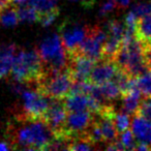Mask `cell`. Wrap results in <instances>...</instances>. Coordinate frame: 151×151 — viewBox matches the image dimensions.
Returning a JSON list of instances; mask_svg holds the SVG:
<instances>
[{
    "label": "cell",
    "instance_id": "cell-1",
    "mask_svg": "<svg viewBox=\"0 0 151 151\" xmlns=\"http://www.w3.org/2000/svg\"><path fill=\"white\" fill-rule=\"evenodd\" d=\"M9 139L12 149L49 150L54 134L44 119L22 120L9 123Z\"/></svg>",
    "mask_w": 151,
    "mask_h": 151
},
{
    "label": "cell",
    "instance_id": "cell-2",
    "mask_svg": "<svg viewBox=\"0 0 151 151\" xmlns=\"http://www.w3.org/2000/svg\"><path fill=\"white\" fill-rule=\"evenodd\" d=\"M11 75L15 81L36 87L46 75L45 65L38 50L23 49L16 53Z\"/></svg>",
    "mask_w": 151,
    "mask_h": 151
},
{
    "label": "cell",
    "instance_id": "cell-3",
    "mask_svg": "<svg viewBox=\"0 0 151 151\" xmlns=\"http://www.w3.org/2000/svg\"><path fill=\"white\" fill-rule=\"evenodd\" d=\"M46 73L65 70L69 66V56L63 47L59 34H52L42 42L38 49Z\"/></svg>",
    "mask_w": 151,
    "mask_h": 151
},
{
    "label": "cell",
    "instance_id": "cell-4",
    "mask_svg": "<svg viewBox=\"0 0 151 151\" xmlns=\"http://www.w3.org/2000/svg\"><path fill=\"white\" fill-rule=\"evenodd\" d=\"M20 95L22 97V106L16 113L15 118L22 120L44 119L50 99L42 94L36 87L31 88V86L26 87Z\"/></svg>",
    "mask_w": 151,
    "mask_h": 151
},
{
    "label": "cell",
    "instance_id": "cell-5",
    "mask_svg": "<svg viewBox=\"0 0 151 151\" xmlns=\"http://www.w3.org/2000/svg\"><path fill=\"white\" fill-rule=\"evenodd\" d=\"M76 82L69 68L54 73H46L36 88L49 99H64Z\"/></svg>",
    "mask_w": 151,
    "mask_h": 151
},
{
    "label": "cell",
    "instance_id": "cell-6",
    "mask_svg": "<svg viewBox=\"0 0 151 151\" xmlns=\"http://www.w3.org/2000/svg\"><path fill=\"white\" fill-rule=\"evenodd\" d=\"M89 26L80 22L65 20L59 27V35L69 58L77 55L81 44L88 33Z\"/></svg>",
    "mask_w": 151,
    "mask_h": 151
},
{
    "label": "cell",
    "instance_id": "cell-7",
    "mask_svg": "<svg viewBox=\"0 0 151 151\" xmlns=\"http://www.w3.org/2000/svg\"><path fill=\"white\" fill-rule=\"evenodd\" d=\"M95 119V114L90 111L81 112H67L65 121L63 138L71 141L84 137L88 128L91 126Z\"/></svg>",
    "mask_w": 151,
    "mask_h": 151
},
{
    "label": "cell",
    "instance_id": "cell-8",
    "mask_svg": "<svg viewBox=\"0 0 151 151\" xmlns=\"http://www.w3.org/2000/svg\"><path fill=\"white\" fill-rule=\"evenodd\" d=\"M106 40H107V32L103 28L99 27V25L89 26L88 33L81 44L77 55L87 56L96 61L101 60L103 59V48Z\"/></svg>",
    "mask_w": 151,
    "mask_h": 151
},
{
    "label": "cell",
    "instance_id": "cell-9",
    "mask_svg": "<svg viewBox=\"0 0 151 151\" xmlns=\"http://www.w3.org/2000/svg\"><path fill=\"white\" fill-rule=\"evenodd\" d=\"M66 117L67 111L65 109L63 99H50V104L44 116V120L52 129L54 137L63 138L62 136L64 132Z\"/></svg>",
    "mask_w": 151,
    "mask_h": 151
},
{
    "label": "cell",
    "instance_id": "cell-10",
    "mask_svg": "<svg viewBox=\"0 0 151 151\" xmlns=\"http://www.w3.org/2000/svg\"><path fill=\"white\" fill-rule=\"evenodd\" d=\"M118 68L119 67L113 60L101 59L95 63L87 81L95 86L103 85L109 81L113 80Z\"/></svg>",
    "mask_w": 151,
    "mask_h": 151
},
{
    "label": "cell",
    "instance_id": "cell-11",
    "mask_svg": "<svg viewBox=\"0 0 151 151\" xmlns=\"http://www.w3.org/2000/svg\"><path fill=\"white\" fill-rule=\"evenodd\" d=\"M97 61L83 55H76L69 58V70L76 81H87L91 70Z\"/></svg>",
    "mask_w": 151,
    "mask_h": 151
},
{
    "label": "cell",
    "instance_id": "cell-12",
    "mask_svg": "<svg viewBox=\"0 0 151 151\" xmlns=\"http://www.w3.org/2000/svg\"><path fill=\"white\" fill-rule=\"evenodd\" d=\"M132 132L137 142L144 143L151 147V120L134 115L132 118Z\"/></svg>",
    "mask_w": 151,
    "mask_h": 151
},
{
    "label": "cell",
    "instance_id": "cell-13",
    "mask_svg": "<svg viewBox=\"0 0 151 151\" xmlns=\"http://www.w3.org/2000/svg\"><path fill=\"white\" fill-rule=\"evenodd\" d=\"M134 34L145 52H151V12L138 18Z\"/></svg>",
    "mask_w": 151,
    "mask_h": 151
},
{
    "label": "cell",
    "instance_id": "cell-14",
    "mask_svg": "<svg viewBox=\"0 0 151 151\" xmlns=\"http://www.w3.org/2000/svg\"><path fill=\"white\" fill-rule=\"evenodd\" d=\"M17 50L18 47L15 44L0 45V79L4 78L12 73Z\"/></svg>",
    "mask_w": 151,
    "mask_h": 151
},
{
    "label": "cell",
    "instance_id": "cell-15",
    "mask_svg": "<svg viewBox=\"0 0 151 151\" xmlns=\"http://www.w3.org/2000/svg\"><path fill=\"white\" fill-rule=\"evenodd\" d=\"M63 103L67 112L89 111L90 99L87 93H71L63 99Z\"/></svg>",
    "mask_w": 151,
    "mask_h": 151
},
{
    "label": "cell",
    "instance_id": "cell-16",
    "mask_svg": "<svg viewBox=\"0 0 151 151\" xmlns=\"http://www.w3.org/2000/svg\"><path fill=\"white\" fill-rule=\"evenodd\" d=\"M99 87L101 90V96H103L106 104H112L117 99H121V90L113 80L109 81L103 85H99Z\"/></svg>",
    "mask_w": 151,
    "mask_h": 151
},
{
    "label": "cell",
    "instance_id": "cell-17",
    "mask_svg": "<svg viewBox=\"0 0 151 151\" xmlns=\"http://www.w3.org/2000/svg\"><path fill=\"white\" fill-rule=\"evenodd\" d=\"M20 23L19 15L17 7L13 4H9L0 13V25L4 27H13Z\"/></svg>",
    "mask_w": 151,
    "mask_h": 151
},
{
    "label": "cell",
    "instance_id": "cell-18",
    "mask_svg": "<svg viewBox=\"0 0 151 151\" xmlns=\"http://www.w3.org/2000/svg\"><path fill=\"white\" fill-rule=\"evenodd\" d=\"M16 7H17L20 22H27V23L38 22L40 13H38L35 7H33L32 5L29 4L21 5V6H16Z\"/></svg>",
    "mask_w": 151,
    "mask_h": 151
},
{
    "label": "cell",
    "instance_id": "cell-19",
    "mask_svg": "<svg viewBox=\"0 0 151 151\" xmlns=\"http://www.w3.org/2000/svg\"><path fill=\"white\" fill-rule=\"evenodd\" d=\"M132 116L130 114L126 113L123 110H116L115 116H114V121H115V125L117 128L118 132L122 134L125 130L129 129L130 123H132Z\"/></svg>",
    "mask_w": 151,
    "mask_h": 151
},
{
    "label": "cell",
    "instance_id": "cell-20",
    "mask_svg": "<svg viewBox=\"0 0 151 151\" xmlns=\"http://www.w3.org/2000/svg\"><path fill=\"white\" fill-rule=\"evenodd\" d=\"M137 85L140 89L143 97L151 96V70L143 73L137 79Z\"/></svg>",
    "mask_w": 151,
    "mask_h": 151
},
{
    "label": "cell",
    "instance_id": "cell-21",
    "mask_svg": "<svg viewBox=\"0 0 151 151\" xmlns=\"http://www.w3.org/2000/svg\"><path fill=\"white\" fill-rule=\"evenodd\" d=\"M119 140L123 146L124 150H134L137 145V140L132 134V129H127L119 134Z\"/></svg>",
    "mask_w": 151,
    "mask_h": 151
},
{
    "label": "cell",
    "instance_id": "cell-22",
    "mask_svg": "<svg viewBox=\"0 0 151 151\" xmlns=\"http://www.w3.org/2000/svg\"><path fill=\"white\" fill-rule=\"evenodd\" d=\"M134 115L141 116V117L151 120V96L143 97Z\"/></svg>",
    "mask_w": 151,
    "mask_h": 151
},
{
    "label": "cell",
    "instance_id": "cell-23",
    "mask_svg": "<svg viewBox=\"0 0 151 151\" xmlns=\"http://www.w3.org/2000/svg\"><path fill=\"white\" fill-rule=\"evenodd\" d=\"M58 16H59V9H55V11L48 12V13L40 14L38 23H40L42 27H48L51 24L54 23V21L57 19Z\"/></svg>",
    "mask_w": 151,
    "mask_h": 151
},
{
    "label": "cell",
    "instance_id": "cell-24",
    "mask_svg": "<svg viewBox=\"0 0 151 151\" xmlns=\"http://www.w3.org/2000/svg\"><path fill=\"white\" fill-rule=\"evenodd\" d=\"M132 13L134 14L137 18H140L142 16L146 15V14L151 12V3L149 2H141L134 5V7L132 9Z\"/></svg>",
    "mask_w": 151,
    "mask_h": 151
},
{
    "label": "cell",
    "instance_id": "cell-25",
    "mask_svg": "<svg viewBox=\"0 0 151 151\" xmlns=\"http://www.w3.org/2000/svg\"><path fill=\"white\" fill-rule=\"evenodd\" d=\"M116 9H117V5H116V3L114 2L113 0H108L107 2L104 3V4L101 5V9L99 14H101V16H106Z\"/></svg>",
    "mask_w": 151,
    "mask_h": 151
},
{
    "label": "cell",
    "instance_id": "cell-26",
    "mask_svg": "<svg viewBox=\"0 0 151 151\" xmlns=\"http://www.w3.org/2000/svg\"><path fill=\"white\" fill-rule=\"evenodd\" d=\"M69 1L80 3V4L82 5L83 7H85V9H91L95 3V0H69Z\"/></svg>",
    "mask_w": 151,
    "mask_h": 151
},
{
    "label": "cell",
    "instance_id": "cell-27",
    "mask_svg": "<svg viewBox=\"0 0 151 151\" xmlns=\"http://www.w3.org/2000/svg\"><path fill=\"white\" fill-rule=\"evenodd\" d=\"M11 4V0H0V13Z\"/></svg>",
    "mask_w": 151,
    "mask_h": 151
},
{
    "label": "cell",
    "instance_id": "cell-28",
    "mask_svg": "<svg viewBox=\"0 0 151 151\" xmlns=\"http://www.w3.org/2000/svg\"><path fill=\"white\" fill-rule=\"evenodd\" d=\"M12 149L11 144H7L5 142H0V150H9Z\"/></svg>",
    "mask_w": 151,
    "mask_h": 151
},
{
    "label": "cell",
    "instance_id": "cell-29",
    "mask_svg": "<svg viewBox=\"0 0 151 151\" xmlns=\"http://www.w3.org/2000/svg\"><path fill=\"white\" fill-rule=\"evenodd\" d=\"M146 60L149 70H151V52H146Z\"/></svg>",
    "mask_w": 151,
    "mask_h": 151
}]
</instances>
